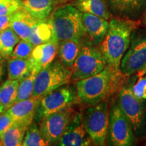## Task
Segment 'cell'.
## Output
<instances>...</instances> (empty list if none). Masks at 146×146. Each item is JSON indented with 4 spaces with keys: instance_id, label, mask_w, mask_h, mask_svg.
Wrapping results in <instances>:
<instances>
[{
    "instance_id": "6da1fadb",
    "label": "cell",
    "mask_w": 146,
    "mask_h": 146,
    "mask_svg": "<svg viewBox=\"0 0 146 146\" xmlns=\"http://www.w3.org/2000/svg\"><path fill=\"white\" fill-rule=\"evenodd\" d=\"M125 76L120 70L107 65L101 72L75 82L76 94L80 103L92 106L119 93L125 83Z\"/></svg>"
},
{
    "instance_id": "7a4b0ae2",
    "label": "cell",
    "mask_w": 146,
    "mask_h": 146,
    "mask_svg": "<svg viewBox=\"0 0 146 146\" xmlns=\"http://www.w3.org/2000/svg\"><path fill=\"white\" fill-rule=\"evenodd\" d=\"M139 25L137 21L116 16L110 21L108 31L98 46L108 65L120 70L121 60L130 45L132 32Z\"/></svg>"
},
{
    "instance_id": "3957f363",
    "label": "cell",
    "mask_w": 146,
    "mask_h": 146,
    "mask_svg": "<svg viewBox=\"0 0 146 146\" xmlns=\"http://www.w3.org/2000/svg\"><path fill=\"white\" fill-rule=\"evenodd\" d=\"M58 41L68 39L83 40L87 37L83 21L82 12L74 5L66 4L58 8L48 19Z\"/></svg>"
},
{
    "instance_id": "277c9868",
    "label": "cell",
    "mask_w": 146,
    "mask_h": 146,
    "mask_svg": "<svg viewBox=\"0 0 146 146\" xmlns=\"http://www.w3.org/2000/svg\"><path fill=\"white\" fill-rule=\"evenodd\" d=\"M107 65L99 47L92 44L87 37L71 68V81L76 82L90 77L103 70Z\"/></svg>"
},
{
    "instance_id": "5b68a950",
    "label": "cell",
    "mask_w": 146,
    "mask_h": 146,
    "mask_svg": "<svg viewBox=\"0 0 146 146\" xmlns=\"http://www.w3.org/2000/svg\"><path fill=\"white\" fill-rule=\"evenodd\" d=\"M118 104L130 122L135 137H142L146 134L145 100L133 94L130 85H124L119 91Z\"/></svg>"
},
{
    "instance_id": "8992f818",
    "label": "cell",
    "mask_w": 146,
    "mask_h": 146,
    "mask_svg": "<svg viewBox=\"0 0 146 146\" xmlns=\"http://www.w3.org/2000/svg\"><path fill=\"white\" fill-rule=\"evenodd\" d=\"M71 76V70L60 60L54 61L37 73L32 97L41 100L50 91L72 82Z\"/></svg>"
},
{
    "instance_id": "52a82bcc",
    "label": "cell",
    "mask_w": 146,
    "mask_h": 146,
    "mask_svg": "<svg viewBox=\"0 0 146 146\" xmlns=\"http://www.w3.org/2000/svg\"><path fill=\"white\" fill-rule=\"evenodd\" d=\"M85 130L95 145H104L108 130L110 109L108 102L103 101L89 106L83 111Z\"/></svg>"
},
{
    "instance_id": "ba28073f",
    "label": "cell",
    "mask_w": 146,
    "mask_h": 146,
    "mask_svg": "<svg viewBox=\"0 0 146 146\" xmlns=\"http://www.w3.org/2000/svg\"><path fill=\"white\" fill-rule=\"evenodd\" d=\"M146 65V28L139 26L131 35L129 49L123 56L120 70L125 77H129L143 69Z\"/></svg>"
},
{
    "instance_id": "9c48e42d",
    "label": "cell",
    "mask_w": 146,
    "mask_h": 146,
    "mask_svg": "<svg viewBox=\"0 0 146 146\" xmlns=\"http://www.w3.org/2000/svg\"><path fill=\"white\" fill-rule=\"evenodd\" d=\"M108 144L113 146L135 145V135L127 116L116 102L110 110Z\"/></svg>"
},
{
    "instance_id": "30bf717a",
    "label": "cell",
    "mask_w": 146,
    "mask_h": 146,
    "mask_svg": "<svg viewBox=\"0 0 146 146\" xmlns=\"http://www.w3.org/2000/svg\"><path fill=\"white\" fill-rule=\"evenodd\" d=\"M80 103L76 87L63 85L54 89L42 98L36 111L39 119L64 108Z\"/></svg>"
},
{
    "instance_id": "8fae6325",
    "label": "cell",
    "mask_w": 146,
    "mask_h": 146,
    "mask_svg": "<svg viewBox=\"0 0 146 146\" xmlns=\"http://www.w3.org/2000/svg\"><path fill=\"white\" fill-rule=\"evenodd\" d=\"M74 105L60 110L41 120L39 129L49 145H57L68 123L78 111L73 108Z\"/></svg>"
},
{
    "instance_id": "7c38bea8",
    "label": "cell",
    "mask_w": 146,
    "mask_h": 146,
    "mask_svg": "<svg viewBox=\"0 0 146 146\" xmlns=\"http://www.w3.org/2000/svg\"><path fill=\"white\" fill-rule=\"evenodd\" d=\"M93 144L85 130L83 111L78 110L58 142L60 146H85Z\"/></svg>"
},
{
    "instance_id": "4fadbf2b",
    "label": "cell",
    "mask_w": 146,
    "mask_h": 146,
    "mask_svg": "<svg viewBox=\"0 0 146 146\" xmlns=\"http://www.w3.org/2000/svg\"><path fill=\"white\" fill-rule=\"evenodd\" d=\"M110 12L116 17L137 21L146 11V0H106Z\"/></svg>"
},
{
    "instance_id": "5bb4252c",
    "label": "cell",
    "mask_w": 146,
    "mask_h": 146,
    "mask_svg": "<svg viewBox=\"0 0 146 146\" xmlns=\"http://www.w3.org/2000/svg\"><path fill=\"white\" fill-rule=\"evenodd\" d=\"M41 99L31 97L29 99L16 102L6 112L14 118L16 125L29 127L35 116Z\"/></svg>"
},
{
    "instance_id": "9a60e30c",
    "label": "cell",
    "mask_w": 146,
    "mask_h": 146,
    "mask_svg": "<svg viewBox=\"0 0 146 146\" xmlns=\"http://www.w3.org/2000/svg\"><path fill=\"white\" fill-rule=\"evenodd\" d=\"M82 21L88 39L92 44L99 46L108 31L109 22L88 13H82Z\"/></svg>"
},
{
    "instance_id": "2e32d148",
    "label": "cell",
    "mask_w": 146,
    "mask_h": 146,
    "mask_svg": "<svg viewBox=\"0 0 146 146\" xmlns=\"http://www.w3.org/2000/svg\"><path fill=\"white\" fill-rule=\"evenodd\" d=\"M58 50V40H53L35 47L29 58L33 68L36 67L41 70L50 64L57 56Z\"/></svg>"
},
{
    "instance_id": "e0dca14e",
    "label": "cell",
    "mask_w": 146,
    "mask_h": 146,
    "mask_svg": "<svg viewBox=\"0 0 146 146\" xmlns=\"http://www.w3.org/2000/svg\"><path fill=\"white\" fill-rule=\"evenodd\" d=\"M38 21L21 8L12 14L10 27L20 39L28 40Z\"/></svg>"
},
{
    "instance_id": "ac0fdd59",
    "label": "cell",
    "mask_w": 146,
    "mask_h": 146,
    "mask_svg": "<svg viewBox=\"0 0 146 146\" xmlns=\"http://www.w3.org/2000/svg\"><path fill=\"white\" fill-rule=\"evenodd\" d=\"M85 39H68L58 41V54L60 61L67 68L71 70Z\"/></svg>"
},
{
    "instance_id": "d6986e66",
    "label": "cell",
    "mask_w": 146,
    "mask_h": 146,
    "mask_svg": "<svg viewBox=\"0 0 146 146\" xmlns=\"http://www.w3.org/2000/svg\"><path fill=\"white\" fill-rule=\"evenodd\" d=\"M57 4L55 0H21V8L39 21L47 19Z\"/></svg>"
},
{
    "instance_id": "ffe728a7",
    "label": "cell",
    "mask_w": 146,
    "mask_h": 146,
    "mask_svg": "<svg viewBox=\"0 0 146 146\" xmlns=\"http://www.w3.org/2000/svg\"><path fill=\"white\" fill-rule=\"evenodd\" d=\"M73 5L82 13L93 14L108 21L110 18L106 0H74Z\"/></svg>"
},
{
    "instance_id": "44dd1931",
    "label": "cell",
    "mask_w": 146,
    "mask_h": 146,
    "mask_svg": "<svg viewBox=\"0 0 146 146\" xmlns=\"http://www.w3.org/2000/svg\"><path fill=\"white\" fill-rule=\"evenodd\" d=\"M53 40H57L55 37L54 29L50 21L45 19L37 21L27 41L30 42L35 47L36 45Z\"/></svg>"
},
{
    "instance_id": "7402d4cb",
    "label": "cell",
    "mask_w": 146,
    "mask_h": 146,
    "mask_svg": "<svg viewBox=\"0 0 146 146\" xmlns=\"http://www.w3.org/2000/svg\"><path fill=\"white\" fill-rule=\"evenodd\" d=\"M19 80L8 79L0 86L1 113L6 112L16 103Z\"/></svg>"
},
{
    "instance_id": "603a6c76",
    "label": "cell",
    "mask_w": 146,
    "mask_h": 146,
    "mask_svg": "<svg viewBox=\"0 0 146 146\" xmlns=\"http://www.w3.org/2000/svg\"><path fill=\"white\" fill-rule=\"evenodd\" d=\"M33 68V66L29 58H10L8 62V79L21 81L30 74Z\"/></svg>"
},
{
    "instance_id": "cb8c5ba5",
    "label": "cell",
    "mask_w": 146,
    "mask_h": 146,
    "mask_svg": "<svg viewBox=\"0 0 146 146\" xmlns=\"http://www.w3.org/2000/svg\"><path fill=\"white\" fill-rule=\"evenodd\" d=\"M29 127L13 124L1 135L0 143L4 146L22 145Z\"/></svg>"
},
{
    "instance_id": "d4e9b609",
    "label": "cell",
    "mask_w": 146,
    "mask_h": 146,
    "mask_svg": "<svg viewBox=\"0 0 146 146\" xmlns=\"http://www.w3.org/2000/svg\"><path fill=\"white\" fill-rule=\"evenodd\" d=\"M20 41L19 36L10 27L0 32V54L5 59H9L14 47Z\"/></svg>"
},
{
    "instance_id": "484cf974",
    "label": "cell",
    "mask_w": 146,
    "mask_h": 146,
    "mask_svg": "<svg viewBox=\"0 0 146 146\" xmlns=\"http://www.w3.org/2000/svg\"><path fill=\"white\" fill-rule=\"evenodd\" d=\"M39 69L34 67L29 76L20 81L16 102L23 101L32 97L34 89L35 81L36 74L39 72Z\"/></svg>"
},
{
    "instance_id": "4316f807",
    "label": "cell",
    "mask_w": 146,
    "mask_h": 146,
    "mask_svg": "<svg viewBox=\"0 0 146 146\" xmlns=\"http://www.w3.org/2000/svg\"><path fill=\"white\" fill-rule=\"evenodd\" d=\"M22 145L23 146H46L49 145L36 124L33 123L27 129Z\"/></svg>"
},
{
    "instance_id": "83f0119b",
    "label": "cell",
    "mask_w": 146,
    "mask_h": 146,
    "mask_svg": "<svg viewBox=\"0 0 146 146\" xmlns=\"http://www.w3.org/2000/svg\"><path fill=\"white\" fill-rule=\"evenodd\" d=\"M33 48L34 46L29 41L21 39L14 47L10 58L29 59L31 56Z\"/></svg>"
},
{
    "instance_id": "f1b7e54d",
    "label": "cell",
    "mask_w": 146,
    "mask_h": 146,
    "mask_svg": "<svg viewBox=\"0 0 146 146\" xmlns=\"http://www.w3.org/2000/svg\"><path fill=\"white\" fill-rule=\"evenodd\" d=\"M133 94L139 99L146 100V74L138 76L133 85H130Z\"/></svg>"
},
{
    "instance_id": "f546056e",
    "label": "cell",
    "mask_w": 146,
    "mask_h": 146,
    "mask_svg": "<svg viewBox=\"0 0 146 146\" xmlns=\"http://www.w3.org/2000/svg\"><path fill=\"white\" fill-rule=\"evenodd\" d=\"M21 8V0L0 1V16L8 15Z\"/></svg>"
},
{
    "instance_id": "4dcf8cb0",
    "label": "cell",
    "mask_w": 146,
    "mask_h": 146,
    "mask_svg": "<svg viewBox=\"0 0 146 146\" xmlns=\"http://www.w3.org/2000/svg\"><path fill=\"white\" fill-rule=\"evenodd\" d=\"M14 118L8 112L0 114V133L2 135L9 127L13 125Z\"/></svg>"
},
{
    "instance_id": "1f68e13d",
    "label": "cell",
    "mask_w": 146,
    "mask_h": 146,
    "mask_svg": "<svg viewBox=\"0 0 146 146\" xmlns=\"http://www.w3.org/2000/svg\"><path fill=\"white\" fill-rule=\"evenodd\" d=\"M12 14L0 16V32L3 31V30L10 27L12 18Z\"/></svg>"
},
{
    "instance_id": "d6a6232c",
    "label": "cell",
    "mask_w": 146,
    "mask_h": 146,
    "mask_svg": "<svg viewBox=\"0 0 146 146\" xmlns=\"http://www.w3.org/2000/svg\"><path fill=\"white\" fill-rule=\"evenodd\" d=\"M5 74V58L0 54V82L2 81Z\"/></svg>"
},
{
    "instance_id": "836d02e7",
    "label": "cell",
    "mask_w": 146,
    "mask_h": 146,
    "mask_svg": "<svg viewBox=\"0 0 146 146\" xmlns=\"http://www.w3.org/2000/svg\"><path fill=\"white\" fill-rule=\"evenodd\" d=\"M146 74V65H145V66L143 68V69H142L141 70H140L139 72L137 73V76H141L142 75H144V74Z\"/></svg>"
},
{
    "instance_id": "e575fe53",
    "label": "cell",
    "mask_w": 146,
    "mask_h": 146,
    "mask_svg": "<svg viewBox=\"0 0 146 146\" xmlns=\"http://www.w3.org/2000/svg\"><path fill=\"white\" fill-rule=\"evenodd\" d=\"M58 3H65L71 1V0H55Z\"/></svg>"
},
{
    "instance_id": "d590c367",
    "label": "cell",
    "mask_w": 146,
    "mask_h": 146,
    "mask_svg": "<svg viewBox=\"0 0 146 146\" xmlns=\"http://www.w3.org/2000/svg\"><path fill=\"white\" fill-rule=\"evenodd\" d=\"M144 23H145V25H146V11H145V16H144Z\"/></svg>"
},
{
    "instance_id": "8d00e7d4",
    "label": "cell",
    "mask_w": 146,
    "mask_h": 146,
    "mask_svg": "<svg viewBox=\"0 0 146 146\" xmlns=\"http://www.w3.org/2000/svg\"><path fill=\"white\" fill-rule=\"evenodd\" d=\"M10 1V0H0V1Z\"/></svg>"
},
{
    "instance_id": "74e56055",
    "label": "cell",
    "mask_w": 146,
    "mask_h": 146,
    "mask_svg": "<svg viewBox=\"0 0 146 146\" xmlns=\"http://www.w3.org/2000/svg\"><path fill=\"white\" fill-rule=\"evenodd\" d=\"M0 114H1V104H0Z\"/></svg>"
},
{
    "instance_id": "f35d334b",
    "label": "cell",
    "mask_w": 146,
    "mask_h": 146,
    "mask_svg": "<svg viewBox=\"0 0 146 146\" xmlns=\"http://www.w3.org/2000/svg\"><path fill=\"white\" fill-rule=\"evenodd\" d=\"M1 133H0V140H1Z\"/></svg>"
},
{
    "instance_id": "ab89813d",
    "label": "cell",
    "mask_w": 146,
    "mask_h": 146,
    "mask_svg": "<svg viewBox=\"0 0 146 146\" xmlns=\"http://www.w3.org/2000/svg\"><path fill=\"white\" fill-rule=\"evenodd\" d=\"M145 139H146V134H145Z\"/></svg>"
},
{
    "instance_id": "60d3db41",
    "label": "cell",
    "mask_w": 146,
    "mask_h": 146,
    "mask_svg": "<svg viewBox=\"0 0 146 146\" xmlns=\"http://www.w3.org/2000/svg\"><path fill=\"white\" fill-rule=\"evenodd\" d=\"M0 145H1V143H0Z\"/></svg>"
},
{
    "instance_id": "b9f144b4",
    "label": "cell",
    "mask_w": 146,
    "mask_h": 146,
    "mask_svg": "<svg viewBox=\"0 0 146 146\" xmlns=\"http://www.w3.org/2000/svg\"><path fill=\"white\" fill-rule=\"evenodd\" d=\"M72 1H74V0H72Z\"/></svg>"
}]
</instances>
